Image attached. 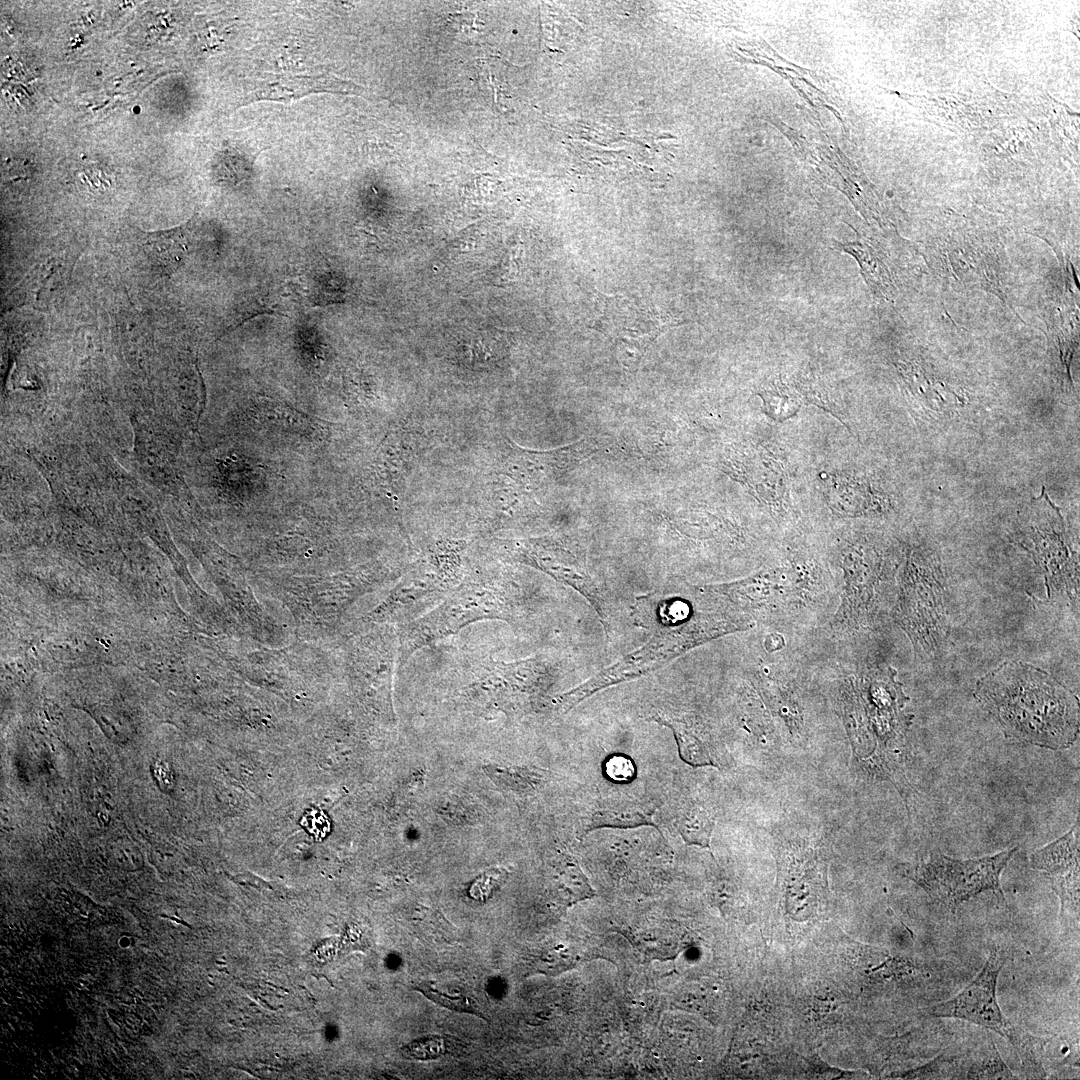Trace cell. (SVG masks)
I'll return each mask as SVG.
<instances>
[{
    "label": "cell",
    "mask_w": 1080,
    "mask_h": 1080,
    "mask_svg": "<svg viewBox=\"0 0 1080 1080\" xmlns=\"http://www.w3.org/2000/svg\"><path fill=\"white\" fill-rule=\"evenodd\" d=\"M974 696L1006 738L1053 750L1069 748L1078 738L1077 696L1029 663L1003 662L978 680Z\"/></svg>",
    "instance_id": "cell-1"
},
{
    "label": "cell",
    "mask_w": 1080,
    "mask_h": 1080,
    "mask_svg": "<svg viewBox=\"0 0 1080 1080\" xmlns=\"http://www.w3.org/2000/svg\"><path fill=\"white\" fill-rule=\"evenodd\" d=\"M890 666L850 676L843 685L844 720L861 766L873 777L891 781L904 799L910 784L904 772L906 733L913 715L909 697Z\"/></svg>",
    "instance_id": "cell-2"
},
{
    "label": "cell",
    "mask_w": 1080,
    "mask_h": 1080,
    "mask_svg": "<svg viewBox=\"0 0 1080 1080\" xmlns=\"http://www.w3.org/2000/svg\"><path fill=\"white\" fill-rule=\"evenodd\" d=\"M663 607L666 624L643 646L585 681L588 692L595 694L653 672L706 641L751 624L748 615L707 585L696 587L694 601L675 599Z\"/></svg>",
    "instance_id": "cell-3"
},
{
    "label": "cell",
    "mask_w": 1080,
    "mask_h": 1080,
    "mask_svg": "<svg viewBox=\"0 0 1080 1080\" xmlns=\"http://www.w3.org/2000/svg\"><path fill=\"white\" fill-rule=\"evenodd\" d=\"M514 588L495 576H465L444 600L402 630L400 660L403 664L420 648L458 633L477 621H510L516 611Z\"/></svg>",
    "instance_id": "cell-4"
},
{
    "label": "cell",
    "mask_w": 1080,
    "mask_h": 1080,
    "mask_svg": "<svg viewBox=\"0 0 1080 1080\" xmlns=\"http://www.w3.org/2000/svg\"><path fill=\"white\" fill-rule=\"evenodd\" d=\"M944 591L938 558L929 550H910L900 573L895 620L921 658L935 656L948 636Z\"/></svg>",
    "instance_id": "cell-5"
},
{
    "label": "cell",
    "mask_w": 1080,
    "mask_h": 1080,
    "mask_svg": "<svg viewBox=\"0 0 1080 1080\" xmlns=\"http://www.w3.org/2000/svg\"><path fill=\"white\" fill-rule=\"evenodd\" d=\"M1066 522L1045 489L1018 516L1020 545L1044 577L1048 598H1065L1078 605L1079 561Z\"/></svg>",
    "instance_id": "cell-6"
},
{
    "label": "cell",
    "mask_w": 1080,
    "mask_h": 1080,
    "mask_svg": "<svg viewBox=\"0 0 1080 1080\" xmlns=\"http://www.w3.org/2000/svg\"><path fill=\"white\" fill-rule=\"evenodd\" d=\"M1018 847L976 859L960 860L932 854L905 867V875L933 900L955 910L962 903L983 892H992L999 903L1007 905L1000 876Z\"/></svg>",
    "instance_id": "cell-7"
},
{
    "label": "cell",
    "mask_w": 1080,
    "mask_h": 1080,
    "mask_svg": "<svg viewBox=\"0 0 1080 1080\" xmlns=\"http://www.w3.org/2000/svg\"><path fill=\"white\" fill-rule=\"evenodd\" d=\"M467 542L438 540L419 558L394 592L389 610L415 614L435 605L453 591L464 578V551Z\"/></svg>",
    "instance_id": "cell-8"
},
{
    "label": "cell",
    "mask_w": 1080,
    "mask_h": 1080,
    "mask_svg": "<svg viewBox=\"0 0 1080 1080\" xmlns=\"http://www.w3.org/2000/svg\"><path fill=\"white\" fill-rule=\"evenodd\" d=\"M505 558L549 575L579 592L599 614L604 625L608 618L604 592L587 570L586 562L572 544L562 538L541 537L519 540H496Z\"/></svg>",
    "instance_id": "cell-9"
},
{
    "label": "cell",
    "mask_w": 1080,
    "mask_h": 1080,
    "mask_svg": "<svg viewBox=\"0 0 1080 1080\" xmlns=\"http://www.w3.org/2000/svg\"><path fill=\"white\" fill-rule=\"evenodd\" d=\"M1004 965L997 949H992L981 971L960 993L925 1009L936 1018L971 1022L1006 1038L1018 1052L1029 1032L1015 1026L1003 1014L997 1000V980Z\"/></svg>",
    "instance_id": "cell-10"
},
{
    "label": "cell",
    "mask_w": 1080,
    "mask_h": 1080,
    "mask_svg": "<svg viewBox=\"0 0 1080 1080\" xmlns=\"http://www.w3.org/2000/svg\"><path fill=\"white\" fill-rule=\"evenodd\" d=\"M716 466L748 491L776 518H784L789 507L788 470L777 452L763 444L730 447Z\"/></svg>",
    "instance_id": "cell-11"
},
{
    "label": "cell",
    "mask_w": 1080,
    "mask_h": 1080,
    "mask_svg": "<svg viewBox=\"0 0 1080 1080\" xmlns=\"http://www.w3.org/2000/svg\"><path fill=\"white\" fill-rule=\"evenodd\" d=\"M840 561L844 587L833 624L839 630L851 632L867 627L872 620L882 558L872 545L857 540L841 549Z\"/></svg>",
    "instance_id": "cell-12"
},
{
    "label": "cell",
    "mask_w": 1080,
    "mask_h": 1080,
    "mask_svg": "<svg viewBox=\"0 0 1080 1080\" xmlns=\"http://www.w3.org/2000/svg\"><path fill=\"white\" fill-rule=\"evenodd\" d=\"M716 588L744 613L770 611L810 599L814 589L789 562Z\"/></svg>",
    "instance_id": "cell-13"
},
{
    "label": "cell",
    "mask_w": 1080,
    "mask_h": 1080,
    "mask_svg": "<svg viewBox=\"0 0 1080 1080\" xmlns=\"http://www.w3.org/2000/svg\"><path fill=\"white\" fill-rule=\"evenodd\" d=\"M1079 816L1063 836L1030 855V865L1050 882L1060 901V914L1079 922Z\"/></svg>",
    "instance_id": "cell-14"
},
{
    "label": "cell",
    "mask_w": 1080,
    "mask_h": 1080,
    "mask_svg": "<svg viewBox=\"0 0 1080 1080\" xmlns=\"http://www.w3.org/2000/svg\"><path fill=\"white\" fill-rule=\"evenodd\" d=\"M823 493L829 508L841 517H862L883 514L889 501L865 478L824 471L820 474Z\"/></svg>",
    "instance_id": "cell-15"
},
{
    "label": "cell",
    "mask_w": 1080,
    "mask_h": 1080,
    "mask_svg": "<svg viewBox=\"0 0 1080 1080\" xmlns=\"http://www.w3.org/2000/svg\"><path fill=\"white\" fill-rule=\"evenodd\" d=\"M756 394L762 399V412L778 422L794 417L804 403L794 379L773 380L761 387Z\"/></svg>",
    "instance_id": "cell-16"
},
{
    "label": "cell",
    "mask_w": 1080,
    "mask_h": 1080,
    "mask_svg": "<svg viewBox=\"0 0 1080 1080\" xmlns=\"http://www.w3.org/2000/svg\"><path fill=\"white\" fill-rule=\"evenodd\" d=\"M654 721L671 729L676 740L681 759L691 766H716L707 744L686 722L682 720L655 716Z\"/></svg>",
    "instance_id": "cell-17"
},
{
    "label": "cell",
    "mask_w": 1080,
    "mask_h": 1080,
    "mask_svg": "<svg viewBox=\"0 0 1080 1080\" xmlns=\"http://www.w3.org/2000/svg\"><path fill=\"white\" fill-rule=\"evenodd\" d=\"M964 1079H1018L1002 1060L997 1047L991 1039L985 1046L968 1060Z\"/></svg>",
    "instance_id": "cell-18"
},
{
    "label": "cell",
    "mask_w": 1080,
    "mask_h": 1080,
    "mask_svg": "<svg viewBox=\"0 0 1080 1080\" xmlns=\"http://www.w3.org/2000/svg\"><path fill=\"white\" fill-rule=\"evenodd\" d=\"M577 955L563 945L544 946L528 954L526 966L529 972L557 975L573 968Z\"/></svg>",
    "instance_id": "cell-19"
},
{
    "label": "cell",
    "mask_w": 1080,
    "mask_h": 1080,
    "mask_svg": "<svg viewBox=\"0 0 1080 1080\" xmlns=\"http://www.w3.org/2000/svg\"><path fill=\"white\" fill-rule=\"evenodd\" d=\"M675 825L688 844L710 846L714 822L704 808L698 805L685 808L679 813Z\"/></svg>",
    "instance_id": "cell-20"
},
{
    "label": "cell",
    "mask_w": 1080,
    "mask_h": 1080,
    "mask_svg": "<svg viewBox=\"0 0 1080 1080\" xmlns=\"http://www.w3.org/2000/svg\"><path fill=\"white\" fill-rule=\"evenodd\" d=\"M558 898L566 906L590 899L595 895L588 878L577 862L568 861L560 869L557 885Z\"/></svg>",
    "instance_id": "cell-21"
},
{
    "label": "cell",
    "mask_w": 1080,
    "mask_h": 1080,
    "mask_svg": "<svg viewBox=\"0 0 1080 1080\" xmlns=\"http://www.w3.org/2000/svg\"><path fill=\"white\" fill-rule=\"evenodd\" d=\"M463 1050V1044L455 1038L443 1035H426L414 1039L401 1048L405 1058L413 1060H435L445 1055H456Z\"/></svg>",
    "instance_id": "cell-22"
},
{
    "label": "cell",
    "mask_w": 1080,
    "mask_h": 1080,
    "mask_svg": "<svg viewBox=\"0 0 1080 1080\" xmlns=\"http://www.w3.org/2000/svg\"><path fill=\"white\" fill-rule=\"evenodd\" d=\"M413 989L424 995V997L430 1001L444 1008L455 1012L472 1014L486 1021L488 1020V1017L483 1013L478 1002L473 997L464 994L454 995L448 992L446 993L438 985L429 981L416 983L414 984Z\"/></svg>",
    "instance_id": "cell-23"
},
{
    "label": "cell",
    "mask_w": 1080,
    "mask_h": 1080,
    "mask_svg": "<svg viewBox=\"0 0 1080 1080\" xmlns=\"http://www.w3.org/2000/svg\"><path fill=\"white\" fill-rule=\"evenodd\" d=\"M641 825H654V822L651 817L635 809L608 808L591 815L586 831L601 827L629 828Z\"/></svg>",
    "instance_id": "cell-24"
},
{
    "label": "cell",
    "mask_w": 1080,
    "mask_h": 1080,
    "mask_svg": "<svg viewBox=\"0 0 1080 1080\" xmlns=\"http://www.w3.org/2000/svg\"><path fill=\"white\" fill-rule=\"evenodd\" d=\"M157 260L168 266L178 265L187 251V239L183 230L155 234L147 244Z\"/></svg>",
    "instance_id": "cell-25"
},
{
    "label": "cell",
    "mask_w": 1080,
    "mask_h": 1080,
    "mask_svg": "<svg viewBox=\"0 0 1080 1080\" xmlns=\"http://www.w3.org/2000/svg\"><path fill=\"white\" fill-rule=\"evenodd\" d=\"M297 84H294V86H293L292 84H284V85H282L280 83L279 84L270 83V84L260 88L258 91H256L254 93V96L252 97V99H273V100L291 99V98H296V97H299V96H303L304 94L310 93L311 91L312 92L326 91L327 90V85H328L327 84V79H323V80L308 79L307 81H304L300 85H297Z\"/></svg>",
    "instance_id": "cell-26"
},
{
    "label": "cell",
    "mask_w": 1080,
    "mask_h": 1080,
    "mask_svg": "<svg viewBox=\"0 0 1080 1080\" xmlns=\"http://www.w3.org/2000/svg\"><path fill=\"white\" fill-rule=\"evenodd\" d=\"M484 769L486 774L497 784L516 790L532 787L542 778L535 771L521 767L507 768L488 765Z\"/></svg>",
    "instance_id": "cell-27"
},
{
    "label": "cell",
    "mask_w": 1080,
    "mask_h": 1080,
    "mask_svg": "<svg viewBox=\"0 0 1080 1080\" xmlns=\"http://www.w3.org/2000/svg\"><path fill=\"white\" fill-rule=\"evenodd\" d=\"M962 1077L963 1070L957 1060L949 1057L945 1058L943 1055L920 1068L905 1072L901 1076V1078L909 1079H962Z\"/></svg>",
    "instance_id": "cell-28"
},
{
    "label": "cell",
    "mask_w": 1080,
    "mask_h": 1080,
    "mask_svg": "<svg viewBox=\"0 0 1080 1080\" xmlns=\"http://www.w3.org/2000/svg\"><path fill=\"white\" fill-rule=\"evenodd\" d=\"M505 868H495L480 875L469 888V894L473 899L485 900L499 888L508 877Z\"/></svg>",
    "instance_id": "cell-29"
},
{
    "label": "cell",
    "mask_w": 1080,
    "mask_h": 1080,
    "mask_svg": "<svg viewBox=\"0 0 1080 1080\" xmlns=\"http://www.w3.org/2000/svg\"><path fill=\"white\" fill-rule=\"evenodd\" d=\"M300 824L317 841L323 840L330 832V821L321 810L307 811L301 818Z\"/></svg>",
    "instance_id": "cell-30"
},
{
    "label": "cell",
    "mask_w": 1080,
    "mask_h": 1080,
    "mask_svg": "<svg viewBox=\"0 0 1080 1080\" xmlns=\"http://www.w3.org/2000/svg\"><path fill=\"white\" fill-rule=\"evenodd\" d=\"M609 776L615 780L631 779L634 768L633 764L624 757H614L607 764Z\"/></svg>",
    "instance_id": "cell-31"
},
{
    "label": "cell",
    "mask_w": 1080,
    "mask_h": 1080,
    "mask_svg": "<svg viewBox=\"0 0 1080 1080\" xmlns=\"http://www.w3.org/2000/svg\"><path fill=\"white\" fill-rule=\"evenodd\" d=\"M764 646L770 652L776 651L784 646V639L779 634H769L765 637Z\"/></svg>",
    "instance_id": "cell-32"
},
{
    "label": "cell",
    "mask_w": 1080,
    "mask_h": 1080,
    "mask_svg": "<svg viewBox=\"0 0 1080 1080\" xmlns=\"http://www.w3.org/2000/svg\"><path fill=\"white\" fill-rule=\"evenodd\" d=\"M161 916H162V917H165V918H169V919H171V920H173V921H175V922H177V923H181V924H183V925H185V926H187V927L191 928V926H190L189 924H187L186 922L182 921L181 919H177V918H175V917H170V916H167V915H161Z\"/></svg>",
    "instance_id": "cell-33"
}]
</instances>
